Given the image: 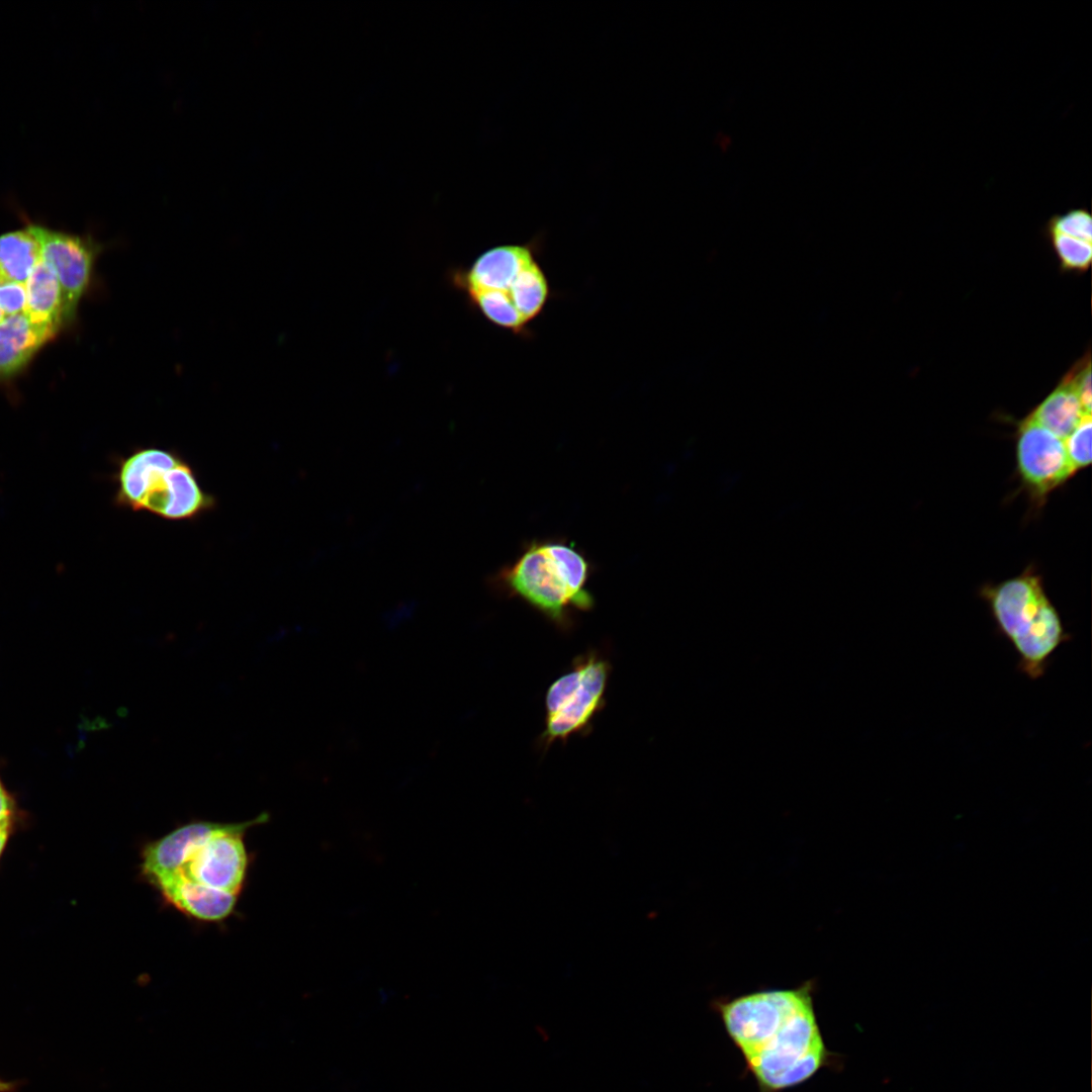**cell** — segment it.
<instances>
[{
	"label": "cell",
	"instance_id": "13",
	"mask_svg": "<svg viewBox=\"0 0 1092 1092\" xmlns=\"http://www.w3.org/2000/svg\"><path fill=\"white\" fill-rule=\"evenodd\" d=\"M25 314L40 325L58 329L63 323L62 294L59 281L50 265L37 262L25 283Z\"/></svg>",
	"mask_w": 1092,
	"mask_h": 1092
},
{
	"label": "cell",
	"instance_id": "11",
	"mask_svg": "<svg viewBox=\"0 0 1092 1092\" xmlns=\"http://www.w3.org/2000/svg\"><path fill=\"white\" fill-rule=\"evenodd\" d=\"M163 899L184 915L201 922H219L231 916L237 895L216 890L174 874L152 884Z\"/></svg>",
	"mask_w": 1092,
	"mask_h": 1092
},
{
	"label": "cell",
	"instance_id": "12",
	"mask_svg": "<svg viewBox=\"0 0 1092 1092\" xmlns=\"http://www.w3.org/2000/svg\"><path fill=\"white\" fill-rule=\"evenodd\" d=\"M58 329L31 322L25 312L0 322V377L19 370Z\"/></svg>",
	"mask_w": 1092,
	"mask_h": 1092
},
{
	"label": "cell",
	"instance_id": "10",
	"mask_svg": "<svg viewBox=\"0 0 1092 1092\" xmlns=\"http://www.w3.org/2000/svg\"><path fill=\"white\" fill-rule=\"evenodd\" d=\"M223 823L195 820L183 824L142 848L141 873L149 883L176 874L190 853Z\"/></svg>",
	"mask_w": 1092,
	"mask_h": 1092
},
{
	"label": "cell",
	"instance_id": "15",
	"mask_svg": "<svg viewBox=\"0 0 1092 1092\" xmlns=\"http://www.w3.org/2000/svg\"><path fill=\"white\" fill-rule=\"evenodd\" d=\"M40 259V245L29 226L0 236V278L25 284Z\"/></svg>",
	"mask_w": 1092,
	"mask_h": 1092
},
{
	"label": "cell",
	"instance_id": "2",
	"mask_svg": "<svg viewBox=\"0 0 1092 1092\" xmlns=\"http://www.w3.org/2000/svg\"><path fill=\"white\" fill-rule=\"evenodd\" d=\"M544 235L524 243L492 247L465 270L454 274V282L490 324L516 337H533L532 325L553 296L540 253Z\"/></svg>",
	"mask_w": 1092,
	"mask_h": 1092
},
{
	"label": "cell",
	"instance_id": "7",
	"mask_svg": "<svg viewBox=\"0 0 1092 1092\" xmlns=\"http://www.w3.org/2000/svg\"><path fill=\"white\" fill-rule=\"evenodd\" d=\"M268 819L269 814L263 812L244 822L223 823L194 848L177 873L193 882L239 896L249 868L244 836L251 827L266 823Z\"/></svg>",
	"mask_w": 1092,
	"mask_h": 1092
},
{
	"label": "cell",
	"instance_id": "8",
	"mask_svg": "<svg viewBox=\"0 0 1092 1092\" xmlns=\"http://www.w3.org/2000/svg\"><path fill=\"white\" fill-rule=\"evenodd\" d=\"M41 248V257L53 269L61 287L63 322L71 321L91 278L98 247L91 241L28 225Z\"/></svg>",
	"mask_w": 1092,
	"mask_h": 1092
},
{
	"label": "cell",
	"instance_id": "19",
	"mask_svg": "<svg viewBox=\"0 0 1092 1092\" xmlns=\"http://www.w3.org/2000/svg\"><path fill=\"white\" fill-rule=\"evenodd\" d=\"M26 305L25 284L0 278V309L5 316L24 312Z\"/></svg>",
	"mask_w": 1092,
	"mask_h": 1092
},
{
	"label": "cell",
	"instance_id": "6",
	"mask_svg": "<svg viewBox=\"0 0 1092 1092\" xmlns=\"http://www.w3.org/2000/svg\"><path fill=\"white\" fill-rule=\"evenodd\" d=\"M609 662L595 652L578 656L569 670L547 689L543 745L561 741L588 729L605 705Z\"/></svg>",
	"mask_w": 1092,
	"mask_h": 1092
},
{
	"label": "cell",
	"instance_id": "18",
	"mask_svg": "<svg viewBox=\"0 0 1092 1092\" xmlns=\"http://www.w3.org/2000/svg\"><path fill=\"white\" fill-rule=\"evenodd\" d=\"M1091 416H1087L1064 441L1075 471L1091 463Z\"/></svg>",
	"mask_w": 1092,
	"mask_h": 1092
},
{
	"label": "cell",
	"instance_id": "1",
	"mask_svg": "<svg viewBox=\"0 0 1092 1092\" xmlns=\"http://www.w3.org/2000/svg\"><path fill=\"white\" fill-rule=\"evenodd\" d=\"M814 981L713 1002L759 1092H783L831 1066L814 1007Z\"/></svg>",
	"mask_w": 1092,
	"mask_h": 1092
},
{
	"label": "cell",
	"instance_id": "20",
	"mask_svg": "<svg viewBox=\"0 0 1092 1092\" xmlns=\"http://www.w3.org/2000/svg\"><path fill=\"white\" fill-rule=\"evenodd\" d=\"M1067 377L1073 384L1084 412L1087 415H1091L1092 393H1091V369L1089 359L1085 363H1080L1075 366V370L1067 374Z\"/></svg>",
	"mask_w": 1092,
	"mask_h": 1092
},
{
	"label": "cell",
	"instance_id": "21",
	"mask_svg": "<svg viewBox=\"0 0 1092 1092\" xmlns=\"http://www.w3.org/2000/svg\"><path fill=\"white\" fill-rule=\"evenodd\" d=\"M13 820V802L0 782V855L6 845Z\"/></svg>",
	"mask_w": 1092,
	"mask_h": 1092
},
{
	"label": "cell",
	"instance_id": "9",
	"mask_svg": "<svg viewBox=\"0 0 1092 1092\" xmlns=\"http://www.w3.org/2000/svg\"><path fill=\"white\" fill-rule=\"evenodd\" d=\"M1018 471L1025 485L1043 496L1075 473L1065 442L1029 417L1018 430Z\"/></svg>",
	"mask_w": 1092,
	"mask_h": 1092
},
{
	"label": "cell",
	"instance_id": "5",
	"mask_svg": "<svg viewBox=\"0 0 1092 1092\" xmlns=\"http://www.w3.org/2000/svg\"><path fill=\"white\" fill-rule=\"evenodd\" d=\"M981 594L998 631L1018 655L1019 671L1030 679L1040 678L1052 655L1071 638L1040 577L1025 571L985 586Z\"/></svg>",
	"mask_w": 1092,
	"mask_h": 1092
},
{
	"label": "cell",
	"instance_id": "17",
	"mask_svg": "<svg viewBox=\"0 0 1092 1092\" xmlns=\"http://www.w3.org/2000/svg\"><path fill=\"white\" fill-rule=\"evenodd\" d=\"M1048 233H1057L1076 239L1092 242V218L1084 208L1070 209L1053 216L1048 223Z\"/></svg>",
	"mask_w": 1092,
	"mask_h": 1092
},
{
	"label": "cell",
	"instance_id": "4",
	"mask_svg": "<svg viewBox=\"0 0 1092 1092\" xmlns=\"http://www.w3.org/2000/svg\"><path fill=\"white\" fill-rule=\"evenodd\" d=\"M115 465L113 500L119 508L168 521H189L216 505L192 465L172 449L136 447L119 457Z\"/></svg>",
	"mask_w": 1092,
	"mask_h": 1092
},
{
	"label": "cell",
	"instance_id": "14",
	"mask_svg": "<svg viewBox=\"0 0 1092 1092\" xmlns=\"http://www.w3.org/2000/svg\"><path fill=\"white\" fill-rule=\"evenodd\" d=\"M1087 415L1066 376L1062 383L1029 416L1062 440H1066Z\"/></svg>",
	"mask_w": 1092,
	"mask_h": 1092
},
{
	"label": "cell",
	"instance_id": "3",
	"mask_svg": "<svg viewBox=\"0 0 1092 1092\" xmlns=\"http://www.w3.org/2000/svg\"><path fill=\"white\" fill-rule=\"evenodd\" d=\"M588 558L574 542L549 538L528 542L518 557L489 580L492 589L516 597L558 627L594 607Z\"/></svg>",
	"mask_w": 1092,
	"mask_h": 1092
},
{
	"label": "cell",
	"instance_id": "16",
	"mask_svg": "<svg viewBox=\"0 0 1092 1092\" xmlns=\"http://www.w3.org/2000/svg\"><path fill=\"white\" fill-rule=\"evenodd\" d=\"M1049 235L1063 268L1083 271L1089 267L1092 259L1091 242L1057 233Z\"/></svg>",
	"mask_w": 1092,
	"mask_h": 1092
},
{
	"label": "cell",
	"instance_id": "22",
	"mask_svg": "<svg viewBox=\"0 0 1092 1092\" xmlns=\"http://www.w3.org/2000/svg\"><path fill=\"white\" fill-rule=\"evenodd\" d=\"M11 1089V1085L6 1082L0 1081V1092H7Z\"/></svg>",
	"mask_w": 1092,
	"mask_h": 1092
},
{
	"label": "cell",
	"instance_id": "23",
	"mask_svg": "<svg viewBox=\"0 0 1092 1092\" xmlns=\"http://www.w3.org/2000/svg\"><path fill=\"white\" fill-rule=\"evenodd\" d=\"M5 317L4 313L0 309V322Z\"/></svg>",
	"mask_w": 1092,
	"mask_h": 1092
}]
</instances>
